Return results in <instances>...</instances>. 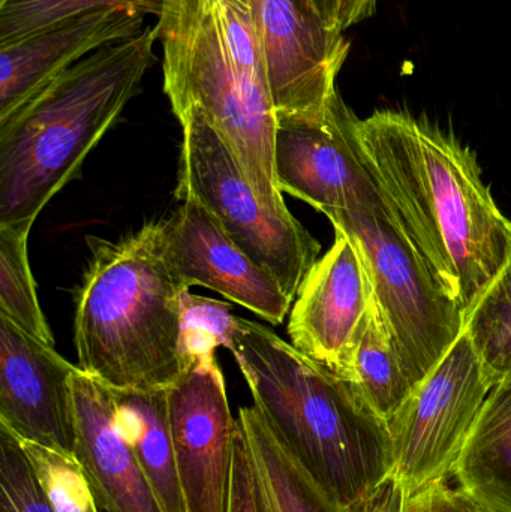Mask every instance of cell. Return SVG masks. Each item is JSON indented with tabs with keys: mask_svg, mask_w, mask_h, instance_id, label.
<instances>
[{
	"mask_svg": "<svg viewBox=\"0 0 511 512\" xmlns=\"http://www.w3.org/2000/svg\"><path fill=\"white\" fill-rule=\"evenodd\" d=\"M236 321V316L231 315V304L186 291L183 333L189 358L216 351L218 346L230 348Z\"/></svg>",
	"mask_w": 511,
	"mask_h": 512,
	"instance_id": "26",
	"label": "cell"
},
{
	"mask_svg": "<svg viewBox=\"0 0 511 512\" xmlns=\"http://www.w3.org/2000/svg\"><path fill=\"white\" fill-rule=\"evenodd\" d=\"M350 382L386 423L419 387L404 366L375 303L357 345Z\"/></svg>",
	"mask_w": 511,
	"mask_h": 512,
	"instance_id": "20",
	"label": "cell"
},
{
	"mask_svg": "<svg viewBox=\"0 0 511 512\" xmlns=\"http://www.w3.org/2000/svg\"><path fill=\"white\" fill-rule=\"evenodd\" d=\"M156 27L93 51L0 120V224L36 221L156 62Z\"/></svg>",
	"mask_w": 511,
	"mask_h": 512,
	"instance_id": "4",
	"label": "cell"
},
{
	"mask_svg": "<svg viewBox=\"0 0 511 512\" xmlns=\"http://www.w3.org/2000/svg\"><path fill=\"white\" fill-rule=\"evenodd\" d=\"M237 423L248 447L260 512H350L318 486L257 406L240 409Z\"/></svg>",
	"mask_w": 511,
	"mask_h": 512,
	"instance_id": "17",
	"label": "cell"
},
{
	"mask_svg": "<svg viewBox=\"0 0 511 512\" xmlns=\"http://www.w3.org/2000/svg\"><path fill=\"white\" fill-rule=\"evenodd\" d=\"M288 321L291 345L350 381L354 355L374 307L362 256L342 231L306 274Z\"/></svg>",
	"mask_w": 511,
	"mask_h": 512,
	"instance_id": "12",
	"label": "cell"
},
{
	"mask_svg": "<svg viewBox=\"0 0 511 512\" xmlns=\"http://www.w3.org/2000/svg\"><path fill=\"white\" fill-rule=\"evenodd\" d=\"M0 512H54L20 441L0 426Z\"/></svg>",
	"mask_w": 511,
	"mask_h": 512,
	"instance_id": "25",
	"label": "cell"
},
{
	"mask_svg": "<svg viewBox=\"0 0 511 512\" xmlns=\"http://www.w3.org/2000/svg\"><path fill=\"white\" fill-rule=\"evenodd\" d=\"M162 5L164 0H3L0 47L95 9L129 6L146 15H159Z\"/></svg>",
	"mask_w": 511,
	"mask_h": 512,
	"instance_id": "23",
	"label": "cell"
},
{
	"mask_svg": "<svg viewBox=\"0 0 511 512\" xmlns=\"http://www.w3.org/2000/svg\"><path fill=\"white\" fill-rule=\"evenodd\" d=\"M231 354L282 444L342 510L371 504L392 480L389 426L353 384L275 331L237 318Z\"/></svg>",
	"mask_w": 511,
	"mask_h": 512,
	"instance_id": "2",
	"label": "cell"
},
{
	"mask_svg": "<svg viewBox=\"0 0 511 512\" xmlns=\"http://www.w3.org/2000/svg\"><path fill=\"white\" fill-rule=\"evenodd\" d=\"M77 369L0 316V426L20 441L74 454Z\"/></svg>",
	"mask_w": 511,
	"mask_h": 512,
	"instance_id": "14",
	"label": "cell"
},
{
	"mask_svg": "<svg viewBox=\"0 0 511 512\" xmlns=\"http://www.w3.org/2000/svg\"><path fill=\"white\" fill-rule=\"evenodd\" d=\"M356 134L396 221L467 316L511 254V222L476 155L399 111L357 119Z\"/></svg>",
	"mask_w": 511,
	"mask_h": 512,
	"instance_id": "1",
	"label": "cell"
},
{
	"mask_svg": "<svg viewBox=\"0 0 511 512\" xmlns=\"http://www.w3.org/2000/svg\"><path fill=\"white\" fill-rule=\"evenodd\" d=\"M377 0H339V27L342 30L374 14Z\"/></svg>",
	"mask_w": 511,
	"mask_h": 512,
	"instance_id": "29",
	"label": "cell"
},
{
	"mask_svg": "<svg viewBox=\"0 0 511 512\" xmlns=\"http://www.w3.org/2000/svg\"><path fill=\"white\" fill-rule=\"evenodd\" d=\"M0 2H3V0H0Z\"/></svg>",
	"mask_w": 511,
	"mask_h": 512,
	"instance_id": "33",
	"label": "cell"
},
{
	"mask_svg": "<svg viewBox=\"0 0 511 512\" xmlns=\"http://www.w3.org/2000/svg\"><path fill=\"white\" fill-rule=\"evenodd\" d=\"M402 504H404V492L399 489L395 481L390 480L371 504L356 512H402Z\"/></svg>",
	"mask_w": 511,
	"mask_h": 512,
	"instance_id": "30",
	"label": "cell"
},
{
	"mask_svg": "<svg viewBox=\"0 0 511 512\" xmlns=\"http://www.w3.org/2000/svg\"><path fill=\"white\" fill-rule=\"evenodd\" d=\"M329 26L339 27V0H308ZM342 30V29H341Z\"/></svg>",
	"mask_w": 511,
	"mask_h": 512,
	"instance_id": "31",
	"label": "cell"
},
{
	"mask_svg": "<svg viewBox=\"0 0 511 512\" xmlns=\"http://www.w3.org/2000/svg\"><path fill=\"white\" fill-rule=\"evenodd\" d=\"M489 512H511V379L494 385L455 472Z\"/></svg>",
	"mask_w": 511,
	"mask_h": 512,
	"instance_id": "19",
	"label": "cell"
},
{
	"mask_svg": "<svg viewBox=\"0 0 511 512\" xmlns=\"http://www.w3.org/2000/svg\"><path fill=\"white\" fill-rule=\"evenodd\" d=\"M168 388L113 390L117 426L164 512H186L168 418Z\"/></svg>",
	"mask_w": 511,
	"mask_h": 512,
	"instance_id": "18",
	"label": "cell"
},
{
	"mask_svg": "<svg viewBox=\"0 0 511 512\" xmlns=\"http://www.w3.org/2000/svg\"><path fill=\"white\" fill-rule=\"evenodd\" d=\"M176 117L183 129L177 200L203 206L294 303L318 261L320 243L291 212H273L261 203L230 147L197 108Z\"/></svg>",
	"mask_w": 511,
	"mask_h": 512,
	"instance_id": "7",
	"label": "cell"
},
{
	"mask_svg": "<svg viewBox=\"0 0 511 512\" xmlns=\"http://www.w3.org/2000/svg\"><path fill=\"white\" fill-rule=\"evenodd\" d=\"M167 397L186 512H228L237 420L215 351L192 357Z\"/></svg>",
	"mask_w": 511,
	"mask_h": 512,
	"instance_id": "10",
	"label": "cell"
},
{
	"mask_svg": "<svg viewBox=\"0 0 511 512\" xmlns=\"http://www.w3.org/2000/svg\"><path fill=\"white\" fill-rule=\"evenodd\" d=\"M278 119H321L350 53L308 0H249Z\"/></svg>",
	"mask_w": 511,
	"mask_h": 512,
	"instance_id": "9",
	"label": "cell"
},
{
	"mask_svg": "<svg viewBox=\"0 0 511 512\" xmlns=\"http://www.w3.org/2000/svg\"><path fill=\"white\" fill-rule=\"evenodd\" d=\"M144 18L129 6L95 9L0 47V120L93 51L143 32Z\"/></svg>",
	"mask_w": 511,
	"mask_h": 512,
	"instance_id": "15",
	"label": "cell"
},
{
	"mask_svg": "<svg viewBox=\"0 0 511 512\" xmlns=\"http://www.w3.org/2000/svg\"><path fill=\"white\" fill-rule=\"evenodd\" d=\"M33 222L0 224V316L29 336L54 346L53 333L39 306L27 255Z\"/></svg>",
	"mask_w": 511,
	"mask_h": 512,
	"instance_id": "21",
	"label": "cell"
},
{
	"mask_svg": "<svg viewBox=\"0 0 511 512\" xmlns=\"http://www.w3.org/2000/svg\"><path fill=\"white\" fill-rule=\"evenodd\" d=\"M464 333L495 385L511 379V254L465 316Z\"/></svg>",
	"mask_w": 511,
	"mask_h": 512,
	"instance_id": "22",
	"label": "cell"
},
{
	"mask_svg": "<svg viewBox=\"0 0 511 512\" xmlns=\"http://www.w3.org/2000/svg\"><path fill=\"white\" fill-rule=\"evenodd\" d=\"M228 512H260L255 495L254 477L245 436L237 423L234 436L233 481H231L230 510Z\"/></svg>",
	"mask_w": 511,
	"mask_h": 512,
	"instance_id": "28",
	"label": "cell"
},
{
	"mask_svg": "<svg viewBox=\"0 0 511 512\" xmlns=\"http://www.w3.org/2000/svg\"><path fill=\"white\" fill-rule=\"evenodd\" d=\"M20 444L54 512H99L92 484L74 454L35 442Z\"/></svg>",
	"mask_w": 511,
	"mask_h": 512,
	"instance_id": "24",
	"label": "cell"
},
{
	"mask_svg": "<svg viewBox=\"0 0 511 512\" xmlns=\"http://www.w3.org/2000/svg\"><path fill=\"white\" fill-rule=\"evenodd\" d=\"M357 119L339 93L321 119H278L275 170L282 194L324 215L384 200L360 150Z\"/></svg>",
	"mask_w": 511,
	"mask_h": 512,
	"instance_id": "11",
	"label": "cell"
},
{
	"mask_svg": "<svg viewBox=\"0 0 511 512\" xmlns=\"http://www.w3.org/2000/svg\"><path fill=\"white\" fill-rule=\"evenodd\" d=\"M74 456L83 466L96 502L108 512H164L143 469L117 426L110 387L77 369Z\"/></svg>",
	"mask_w": 511,
	"mask_h": 512,
	"instance_id": "16",
	"label": "cell"
},
{
	"mask_svg": "<svg viewBox=\"0 0 511 512\" xmlns=\"http://www.w3.org/2000/svg\"><path fill=\"white\" fill-rule=\"evenodd\" d=\"M158 18L173 113L197 108L261 203L290 212L276 177L278 116L249 0H164Z\"/></svg>",
	"mask_w": 511,
	"mask_h": 512,
	"instance_id": "3",
	"label": "cell"
},
{
	"mask_svg": "<svg viewBox=\"0 0 511 512\" xmlns=\"http://www.w3.org/2000/svg\"><path fill=\"white\" fill-rule=\"evenodd\" d=\"M98 507H99V505H98ZM99 512H108V511H107V510H105V508H101V507H99Z\"/></svg>",
	"mask_w": 511,
	"mask_h": 512,
	"instance_id": "32",
	"label": "cell"
},
{
	"mask_svg": "<svg viewBox=\"0 0 511 512\" xmlns=\"http://www.w3.org/2000/svg\"><path fill=\"white\" fill-rule=\"evenodd\" d=\"M402 512H489L465 490L450 489L446 481L404 496Z\"/></svg>",
	"mask_w": 511,
	"mask_h": 512,
	"instance_id": "27",
	"label": "cell"
},
{
	"mask_svg": "<svg viewBox=\"0 0 511 512\" xmlns=\"http://www.w3.org/2000/svg\"><path fill=\"white\" fill-rule=\"evenodd\" d=\"M155 224L162 255L186 286L213 289L269 324L284 322L293 301L203 206L183 201L170 218Z\"/></svg>",
	"mask_w": 511,
	"mask_h": 512,
	"instance_id": "13",
	"label": "cell"
},
{
	"mask_svg": "<svg viewBox=\"0 0 511 512\" xmlns=\"http://www.w3.org/2000/svg\"><path fill=\"white\" fill-rule=\"evenodd\" d=\"M356 246L374 303L417 385L464 334L465 315L414 248L386 198L326 213Z\"/></svg>",
	"mask_w": 511,
	"mask_h": 512,
	"instance_id": "6",
	"label": "cell"
},
{
	"mask_svg": "<svg viewBox=\"0 0 511 512\" xmlns=\"http://www.w3.org/2000/svg\"><path fill=\"white\" fill-rule=\"evenodd\" d=\"M494 385L467 334H462L387 423L392 480L404 496L453 475Z\"/></svg>",
	"mask_w": 511,
	"mask_h": 512,
	"instance_id": "8",
	"label": "cell"
},
{
	"mask_svg": "<svg viewBox=\"0 0 511 512\" xmlns=\"http://www.w3.org/2000/svg\"><path fill=\"white\" fill-rule=\"evenodd\" d=\"M89 245L75 312L78 369L113 390L171 387L192 361L183 333L189 286L165 261L155 222Z\"/></svg>",
	"mask_w": 511,
	"mask_h": 512,
	"instance_id": "5",
	"label": "cell"
}]
</instances>
